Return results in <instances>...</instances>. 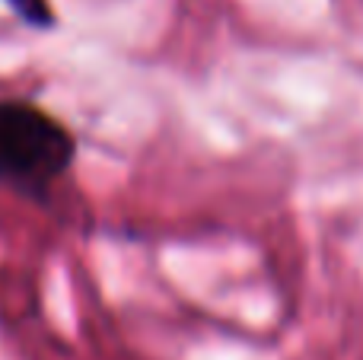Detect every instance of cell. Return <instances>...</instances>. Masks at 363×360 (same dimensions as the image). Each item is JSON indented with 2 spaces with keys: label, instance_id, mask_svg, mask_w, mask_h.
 Masks as SVG:
<instances>
[{
  "label": "cell",
  "instance_id": "obj_2",
  "mask_svg": "<svg viewBox=\"0 0 363 360\" xmlns=\"http://www.w3.org/2000/svg\"><path fill=\"white\" fill-rule=\"evenodd\" d=\"M6 6L13 10V16L19 19V23H26L29 29H51L55 26V6H51V0H4Z\"/></svg>",
  "mask_w": 363,
  "mask_h": 360
},
{
  "label": "cell",
  "instance_id": "obj_1",
  "mask_svg": "<svg viewBox=\"0 0 363 360\" xmlns=\"http://www.w3.org/2000/svg\"><path fill=\"white\" fill-rule=\"evenodd\" d=\"M77 163V134L23 96H0V191L48 204Z\"/></svg>",
  "mask_w": 363,
  "mask_h": 360
}]
</instances>
